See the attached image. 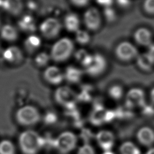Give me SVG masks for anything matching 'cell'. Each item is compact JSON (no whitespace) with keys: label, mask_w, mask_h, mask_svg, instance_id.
Returning a JSON list of instances; mask_svg holds the SVG:
<instances>
[{"label":"cell","mask_w":154,"mask_h":154,"mask_svg":"<svg viewBox=\"0 0 154 154\" xmlns=\"http://www.w3.org/2000/svg\"><path fill=\"white\" fill-rule=\"evenodd\" d=\"M108 95L114 100L120 99L124 94V90L122 86L119 85H113L108 89Z\"/></svg>","instance_id":"cell-28"},{"label":"cell","mask_w":154,"mask_h":154,"mask_svg":"<svg viewBox=\"0 0 154 154\" xmlns=\"http://www.w3.org/2000/svg\"><path fill=\"white\" fill-rule=\"evenodd\" d=\"M18 144L23 154H37L44 146V140L36 131L28 129L20 134Z\"/></svg>","instance_id":"cell-1"},{"label":"cell","mask_w":154,"mask_h":154,"mask_svg":"<svg viewBox=\"0 0 154 154\" xmlns=\"http://www.w3.org/2000/svg\"><path fill=\"white\" fill-rule=\"evenodd\" d=\"M16 147L11 141L3 140L0 141V154H16Z\"/></svg>","instance_id":"cell-25"},{"label":"cell","mask_w":154,"mask_h":154,"mask_svg":"<svg viewBox=\"0 0 154 154\" xmlns=\"http://www.w3.org/2000/svg\"><path fill=\"white\" fill-rule=\"evenodd\" d=\"M83 67L85 72L90 76H99L105 71L107 67V61L101 54L94 53L90 55Z\"/></svg>","instance_id":"cell-5"},{"label":"cell","mask_w":154,"mask_h":154,"mask_svg":"<svg viewBox=\"0 0 154 154\" xmlns=\"http://www.w3.org/2000/svg\"><path fill=\"white\" fill-rule=\"evenodd\" d=\"M146 154H154V147H150L146 153Z\"/></svg>","instance_id":"cell-39"},{"label":"cell","mask_w":154,"mask_h":154,"mask_svg":"<svg viewBox=\"0 0 154 154\" xmlns=\"http://www.w3.org/2000/svg\"><path fill=\"white\" fill-rule=\"evenodd\" d=\"M15 118L19 125L23 126H31L40 121L41 116L36 107L31 105H25L17 109Z\"/></svg>","instance_id":"cell-3"},{"label":"cell","mask_w":154,"mask_h":154,"mask_svg":"<svg viewBox=\"0 0 154 154\" xmlns=\"http://www.w3.org/2000/svg\"><path fill=\"white\" fill-rule=\"evenodd\" d=\"M2 56L7 63L14 65L20 64L24 58L22 51L15 45H11L6 48L3 51Z\"/></svg>","instance_id":"cell-14"},{"label":"cell","mask_w":154,"mask_h":154,"mask_svg":"<svg viewBox=\"0 0 154 154\" xmlns=\"http://www.w3.org/2000/svg\"><path fill=\"white\" fill-rule=\"evenodd\" d=\"M99 146L104 151L111 150L115 143V136L112 132L107 129L99 131L95 136Z\"/></svg>","instance_id":"cell-13"},{"label":"cell","mask_w":154,"mask_h":154,"mask_svg":"<svg viewBox=\"0 0 154 154\" xmlns=\"http://www.w3.org/2000/svg\"><path fill=\"white\" fill-rule=\"evenodd\" d=\"M78 137L71 131H64L60 134L54 141V146L62 154H67L75 149Z\"/></svg>","instance_id":"cell-4"},{"label":"cell","mask_w":154,"mask_h":154,"mask_svg":"<svg viewBox=\"0 0 154 154\" xmlns=\"http://www.w3.org/2000/svg\"><path fill=\"white\" fill-rule=\"evenodd\" d=\"M136 61L137 66L144 72L150 71L154 66V63L147 52L139 54L136 58Z\"/></svg>","instance_id":"cell-23"},{"label":"cell","mask_w":154,"mask_h":154,"mask_svg":"<svg viewBox=\"0 0 154 154\" xmlns=\"http://www.w3.org/2000/svg\"><path fill=\"white\" fill-rule=\"evenodd\" d=\"M62 23L57 18L50 17L43 20L39 25V31L45 38L52 39L56 38L62 29Z\"/></svg>","instance_id":"cell-7"},{"label":"cell","mask_w":154,"mask_h":154,"mask_svg":"<svg viewBox=\"0 0 154 154\" xmlns=\"http://www.w3.org/2000/svg\"><path fill=\"white\" fill-rule=\"evenodd\" d=\"M17 26L20 30L29 34H34L37 28L35 20L30 14L22 16L17 22Z\"/></svg>","instance_id":"cell-17"},{"label":"cell","mask_w":154,"mask_h":154,"mask_svg":"<svg viewBox=\"0 0 154 154\" xmlns=\"http://www.w3.org/2000/svg\"><path fill=\"white\" fill-rule=\"evenodd\" d=\"M56 120V116L53 113H48L45 117V121L47 123H52L55 122Z\"/></svg>","instance_id":"cell-35"},{"label":"cell","mask_w":154,"mask_h":154,"mask_svg":"<svg viewBox=\"0 0 154 154\" xmlns=\"http://www.w3.org/2000/svg\"><path fill=\"white\" fill-rule=\"evenodd\" d=\"M44 80L49 84L58 85L64 80V72L56 66H49L46 67L43 73Z\"/></svg>","instance_id":"cell-12"},{"label":"cell","mask_w":154,"mask_h":154,"mask_svg":"<svg viewBox=\"0 0 154 154\" xmlns=\"http://www.w3.org/2000/svg\"><path fill=\"white\" fill-rule=\"evenodd\" d=\"M80 19L76 13H69L65 16L64 26L67 31L75 33L80 29Z\"/></svg>","instance_id":"cell-21"},{"label":"cell","mask_w":154,"mask_h":154,"mask_svg":"<svg viewBox=\"0 0 154 154\" xmlns=\"http://www.w3.org/2000/svg\"><path fill=\"white\" fill-rule=\"evenodd\" d=\"M82 76V70L79 67L74 66H69L67 67L64 72V80L70 84L78 83L81 80Z\"/></svg>","instance_id":"cell-20"},{"label":"cell","mask_w":154,"mask_h":154,"mask_svg":"<svg viewBox=\"0 0 154 154\" xmlns=\"http://www.w3.org/2000/svg\"><path fill=\"white\" fill-rule=\"evenodd\" d=\"M1 20H0V28H1Z\"/></svg>","instance_id":"cell-42"},{"label":"cell","mask_w":154,"mask_h":154,"mask_svg":"<svg viewBox=\"0 0 154 154\" xmlns=\"http://www.w3.org/2000/svg\"><path fill=\"white\" fill-rule=\"evenodd\" d=\"M150 99L153 104H154V87L152 88L150 92Z\"/></svg>","instance_id":"cell-38"},{"label":"cell","mask_w":154,"mask_h":154,"mask_svg":"<svg viewBox=\"0 0 154 154\" xmlns=\"http://www.w3.org/2000/svg\"><path fill=\"white\" fill-rule=\"evenodd\" d=\"M125 102L126 106L129 108H143L146 104L145 93L140 88H132L128 91Z\"/></svg>","instance_id":"cell-10"},{"label":"cell","mask_w":154,"mask_h":154,"mask_svg":"<svg viewBox=\"0 0 154 154\" xmlns=\"http://www.w3.org/2000/svg\"><path fill=\"white\" fill-rule=\"evenodd\" d=\"M148 51L147 53L152 59L153 63H154V43H152L149 48H148Z\"/></svg>","instance_id":"cell-37"},{"label":"cell","mask_w":154,"mask_h":154,"mask_svg":"<svg viewBox=\"0 0 154 154\" xmlns=\"http://www.w3.org/2000/svg\"><path fill=\"white\" fill-rule=\"evenodd\" d=\"M135 42L139 45L149 47L152 43V34L147 28L140 27L135 30L134 33Z\"/></svg>","instance_id":"cell-16"},{"label":"cell","mask_w":154,"mask_h":154,"mask_svg":"<svg viewBox=\"0 0 154 154\" xmlns=\"http://www.w3.org/2000/svg\"><path fill=\"white\" fill-rule=\"evenodd\" d=\"M76 154H96V153L94 149L91 144L85 143L79 147Z\"/></svg>","instance_id":"cell-30"},{"label":"cell","mask_w":154,"mask_h":154,"mask_svg":"<svg viewBox=\"0 0 154 154\" xmlns=\"http://www.w3.org/2000/svg\"><path fill=\"white\" fill-rule=\"evenodd\" d=\"M2 4H3V0H0V8H2Z\"/></svg>","instance_id":"cell-41"},{"label":"cell","mask_w":154,"mask_h":154,"mask_svg":"<svg viewBox=\"0 0 154 154\" xmlns=\"http://www.w3.org/2000/svg\"><path fill=\"white\" fill-rule=\"evenodd\" d=\"M117 5L121 8H128L131 5L130 0H115Z\"/></svg>","instance_id":"cell-34"},{"label":"cell","mask_w":154,"mask_h":154,"mask_svg":"<svg viewBox=\"0 0 154 154\" xmlns=\"http://www.w3.org/2000/svg\"><path fill=\"white\" fill-rule=\"evenodd\" d=\"M42 45L41 38L34 34H29L23 42L25 49L28 53H34L37 51Z\"/></svg>","instance_id":"cell-22"},{"label":"cell","mask_w":154,"mask_h":154,"mask_svg":"<svg viewBox=\"0 0 154 154\" xmlns=\"http://www.w3.org/2000/svg\"><path fill=\"white\" fill-rule=\"evenodd\" d=\"M51 60L49 54L46 52H40L37 54L34 58L35 65L40 67H46Z\"/></svg>","instance_id":"cell-26"},{"label":"cell","mask_w":154,"mask_h":154,"mask_svg":"<svg viewBox=\"0 0 154 154\" xmlns=\"http://www.w3.org/2000/svg\"><path fill=\"white\" fill-rule=\"evenodd\" d=\"M0 37L7 42H14L18 39L19 31L13 25L5 24L0 28Z\"/></svg>","instance_id":"cell-19"},{"label":"cell","mask_w":154,"mask_h":154,"mask_svg":"<svg viewBox=\"0 0 154 154\" xmlns=\"http://www.w3.org/2000/svg\"><path fill=\"white\" fill-rule=\"evenodd\" d=\"M72 4L78 7H84L87 5L91 0H70Z\"/></svg>","instance_id":"cell-33"},{"label":"cell","mask_w":154,"mask_h":154,"mask_svg":"<svg viewBox=\"0 0 154 154\" xmlns=\"http://www.w3.org/2000/svg\"><path fill=\"white\" fill-rule=\"evenodd\" d=\"M74 43L69 37H62L57 40L52 46L50 57L52 60L57 63L67 61L74 52Z\"/></svg>","instance_id":"cell-2"},{"label":"cell","mask_w":154,"mask_h":154,"mask_svg":"<svg viewBox=\"0 0 154 154\" xmlns=\"http://www.w3.org/2000/svg\"><path fill=\"white\" fill-rule=\"evenodd\" d=\"M143 9L149 14H154V0H144Z\"/></svg>","instance_id":"cell-32"},{"label":"cell","mask_w":154,"mask_h":154,"mask_svg":"<svg viewBox=\"0 0 154 154\" xmlns=\"http://www.w3.org/2000/svg\"><path fill=\"white\" fill-rule=\"evenodd\" d=\"M115 55L120 61L129 62L136 59L139 55L136 46L128 41L120 42L115 48Z\"/></svg>","instance_id":"cell-8"},{"label":"cell","mask_w":154,"mask_h":154,"mask_svg":"<svg viewBox=\"0 0 154 154\" xmlns=\"http://www.w3.org/2000/svg\"><path fill=\"white\" fill-rule=\"evenodd\" d=\"M83 22L88 30H98L102 25V16L99 10L94 7L88 8L84 13Z\"/></svg>","instance_id":"cell-9"},{"label":"cell","mask_w":154,"mask_h":154,"mask_svg":"<svg viewBox=\"0 0 154 154\" xmlns=\"http://www.w3.org/2000/svg\"><path fill=\"white\" fill-rule=\"evenodd\" d=\"M114 0H97V2L100 5H103L105 7H110L112 4Z\"/></svg>","instance_id":"cell-36"},{"label":"cell","mask_w":154,"mask_h":154,"mask_svg":"<svg viewBox=\"0 0 154 154\" xmlns=\"http://www.w3.org/2000/svg\"><path fill=\"white\" fill-rule=\"evenodd\" d=\"M103 14L105 19L109 22H113L116 18V13L111 7L105 8Z\"/></svg>","instance_id":"cell-31"},{"label":"cell","mask_w":154,"mask_h":154,"mask_svg":"<svg viewBox=\"0 0 154 154\" xmlns=\"http://www.w3.org/2000/svg\"><path fill=\"white\" fill-rule=\"evenodd\" d=\"M120 154H141L139 147L133 142H123L119 147Z\"/></svg>","instance_id":"cell-24"},{"label":"cell","mask_w":154,"mask_h":154,"mask_svg":"<svg viewBox=\"0 0 154 154\" xmlns=\"http://www.w3.org/2000/svg\"><path fill=\"white\" fill-rule=\"evenodd\" d=\"M136 137L142 146H152L154 144V130L149 126H143L137 131Z\"/></svg>","instance_id":"cell-15"},{"label":"cell","mask_w":154,"mask_h":154,"mask_svg":"<svg viewBox=\"0 0 154 154\" xmlns=\"http://www.w3.org/2000/svg\"><path fill=\"white\" fill-rule=\"evenodd\" d=\"M90 55L91 54L87 52L85 50L80 49L78 51L76 52H75V58L77 60V61H79L82 64V66H84V64L88 61Z\"/></svg>","instance_id":"cell-29"},{"label":"cell","mask_w":154,"mask_h":154,"mask_svg":"<svg viewBox=\"0 0 154 154\" xmlns=\"http://www.w3.org/2000/svg\"><path fill=\"white\" fill-rule=\"evenodd\" d=\"M55 102L67 109L73 108L78 100V94L68 86H60L54 92Z\"/></svg>","instance_id":"cell-6"},{"label":"cell","mask_w":154,"mask_h":154,"mask_svg":"<svg viewBox=\"0 0 154 154\" xmlns=\"http://www.w3.org/2000/svg\"><path fill=\"white\" fill-rule=\"evenodd\" d=\"M112 112L106 109L103 106H97L94 108L90 116V122L99 126L110 121L112 119Z\"/></svg>","instance_id":"cell-11"},{"label":"cell","mask_w":154,"mask_h":154,"mask_svg":"<svg viewBox=\"0 0 154 154\" xmlns=\"http://www.w3.org/2000/svg\"><path fill=\"white\" fill-rule=\"evenodd\" d=\"M102 154H115V153L111 150H109V151H104Z\"/></svg>","instance_id":"cell-40"},{"label":"cell","mask_w":154,"mask_h":154,"mask_svg":"<svg viewBox=\"0 0 154 154\" xmlns=\"http://www.w3.org/2000/svg\"><path fill=\"white\" fill-rule=\"evenodd\" d=\"M23 8L22 0H3L2 8L10 14L18 16L22 13Z\"/></svg>","instance_id":"cell-18"},{"label":"cell","mask_w":154,"mask_h":154,"mask_svg":"<svg viewBox=\"0 0 154 154\" xmlns=\"http://www.w3.org/2000/svg\"><path fill=\"white\" fill-rule=\"evenodd\" d=\"M90 35L86 30L79 29L75 32V40L79 45H87L90 42Z\"/></svg>","instance_id":"cell-27"}]
</instances>
